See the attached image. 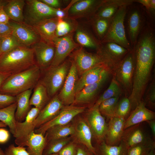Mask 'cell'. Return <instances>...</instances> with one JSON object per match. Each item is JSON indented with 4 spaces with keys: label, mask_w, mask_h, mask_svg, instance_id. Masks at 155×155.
<instances>
[{
    "label": "cell",
    "mask_w": 155,
    "mask_h": 155,
    "mask_svg": "<svg viewBox=\"0 0 155 155\" xmlns=\"http://www.w3.org/2000/svg\"><path fill=\"white\" fill-rule=\"evenodd\" d=\"M135 64L132 89L128 97L133 110L142 101L150 77L155 59V50L145 45L134 51Z\"/></svg>",
    "instance_id": "1"
},
{
    "label": "cell",
    "mask_w": 155,
    "mask_h": 155,
    "mask_svg": "<svg viewBox=\"0 0 155 155\" xmlns=\"http://www.w3.org/2000/svg\"><path fill=\"white\" fill-rule=\"evenodd\" d=\"M41 71L36 63L30 68L11 75L3 84L0 93L16 96L32 89L39 81Z\"/></svg>",
    "instance_id": "2"
},
{
    "label": "cell",
    "mask_w": 155,
    "mask_h": 155,
    "mask_svg": "<svg viewBox=\"0 0 155 155\" xmlns=\"http://www.w3.org/2000/svg\"><path fill=\"white\" fill-rule=\"evenodd\" d=\"M36 63L31 47L20 46L0 56V70L11 75L24 70Z\"/></svg>",
    "instance_id": "3"
},
{
    "label": "cell",
    "mask_w": 155,
    "mask_h": 155,
    "mask_svg": "<svg viewBox=\"0 0 155 155\" xmlns=\"http://www.w3.org/2000/svg\"><path fill=\"white\" fill-rule=\"evenodd\" d=\"M71 64V60L66 59L58 65L50 66L44 70L43 75L39 81L46 87L51 98L57 94L62 88Z\"/></svg>",
    "instance_id": "4"
},
{
    "label": "cell",
    "mask_w": 155,
    "mask_h": 155,
    "mask_svg": "<svg viewBox=\"0 0 155 155\" xmlns=\"http://www.w3.org/2000/svg\"><path fill=\"white\" fill-rule=\"evenodd\" d=\"M128 7H121L112 18L108 31L100 43L113 42L129 50L132 49L127 38L124 26Z\"/></svg>",
    "instance_id": "5"
},
{
    "label": "cell",
    "mask_w": 155,
    "mask_h": 155,
    "mask_svg": "<svg viewBox=\"0 0 155 155\" xmlns=\"http://www.w3.org/2000/svg\"><path fill=\"white\" fill-rule=\"evenodd\" d=\"M135 64V54L132 48L117 65L113 73L126 94L129 93V95L131 91Z\"/></svg>",
    "instance_id": "6"
},
{
    "label": "cell",
    "mask_w": 155,
    "mask_h": 155,
    "mask_svg": "<svg viewBox=\"0 0 155 155\" xmlns=\"http://www.w3.org/2000/svg\"><path fill=\"white\" fill-rule=\"evenodd\" d=\"M24 22L32 26L44 20L55 17V9L40 0H25Z\"/></svg>",
    "instance_id": "7"
},
{
    "label": "cell",
    "mask_w": 155,
    "mask_h": 155,
    "mask_svg": "<svg viewBox=\"0 0 155 155\" xmlns=\"http://www.w3.org/2000/svg\"><path fill=\"white\" fill-rule=\"evenodd\" d=\"M130 50L115 43L106 42L100 43L96 53L113 74L116 66Z\"/></svg>",
    "instance_id": "8"
},
{
    "label": "cell",
    "mask_w": 155,
    "mask_h": 155,
    "mask_svg": "<svg viewBox=\"0 0 155 155\" xmlns=\"http://www.w3.org/2000/svg\"><path fill=\"white\" fill-rule=\"evenodd\" d=\"M145 11L140 7H132L129 10L127 18V27L129 43L133 48L146 23Z\"/></svg>",
    "instance_id": "9"
},
{
    "label": "cell",
    "mask_w": 155,
    "mask_h": 155,
    "mask_svg": "<svg viewBox=\"0 0 155 155\" xmlns=\"http://www.w3.org/2000/svg\"><path fill=\"white\" fill-rule=\"evenodd\" d=\"M9 23L12 28V34L20 45L31 47L41 40L39 35L32 26L24 22H18L11 20Z\"/></svg>",
    "instance_id": "10"
},
{
    "label": "cell",
    "mask_w": 155,
    "mask_h": 155,
    "mask_svg": "<svg viewBox=\"0 0 155 155\" xmlns=\"http://www.w3.org/2000/svg\"><path fill=\"white\" fill-rule=\"evenodd\" d=\"M84 106H79L73 105L64 106L59 113L52 119L35 129V133L44 135L46 131L50 127L56 125L67 124L78 115L84 112Z\"/></svg>",
    "instance_id": "11"
},
{
    "label": "cell",
    "mask_w": 155,
    "mask_h": 155,
    "mask_svg": "<svg viewBox=\"0 0 155 155\" xmlns=\"http://www.w3.org/2000/svg\"><path fill=\"white\" fill-rule=\"evenodd\" d=\"M74 33L57 37L55 39L54 42L55 55L50 66H55L60 64L73 51L80 46L73 39Z\"/></svg>",
    "instance_id": "12"
},
{
    "label": "cell",
    "mask_w": 155,
    "mask_h": 155,
    "mask_svg": "<svg viewBox=\"0 0 155 155\" xmlns=\"http://www.w3.org/2000/svg\"><path fill=\"white\" fill-rule=\"evenodd\" d=\"M105 0H77L71 7L68 17L76 20L86 18L90 20Z\"/></svg>",
    "instance_id": "13"
},
{
    "label": "cell",
    "mask_w": 155,
    "mask_h": 155,
    "mask_svg": "<svg viewBox=\"0 0 155 155\" xmlns=\"http://www.w3.org/2000/svg\"><path fill=\"white\" fill-rule=\"evenodd\" d=\"M80 47L74 51L72 56V59L75 63L79 76L92 67L104 63L96 53L89 52L83 47Z\"/></svg>",
    "instance_id": "14"
},
{
    "label": "cell",
    "mask_w": 155,
    "mask_h": 155,
    "mask_svg": "<svg viewBox=\"0 0 155 155\" xmlns=\"http://www.w3.org/2000/svg\"><path fill=\"white\" fill-rule=\"evenodd\" d=\"M71 60V66L64 84L58 96L64 106L72 105L74 102L75 87L79 75L75 63Z\"/></svg>",
    "instance_id": "15"
},
{
    "label": "cell",
    "mask_w": 155,
    "mask_h": 155,
    "mask_svg": "<svg viewBox=\"0 0 155 155\" xmlns=\"http://www.w3.org/2000/svg\"><path fill=\"white\" fill-rule=\"evenodd\" d=\"M15 142L18 146H27L26 150L29 155H42L47 143L44 135L35 133L34 131L26 135L16 138Z\"/></svg>",
    "instance_id": "16"
},
{
    "label": "cell",
    "mask_w": 155,
    "mask_h": 155,
    "mask_svg": "<svg viewBox=\"0 0 155 155\" xmlns=\"http://www.w3.org/2000/svg\"><path fill=\"white\" fill-rule=\"evenodd\" d=\"M112 73L104 63L96 66L86 71L78 78L75 87L76 94L85 86L96 82Z\"/></svg>",
    "instance_id": "17"
},
{
    "label": "cell",
    "mask_w": 155,
    "mask_h": 155,
    "mask_svg": "<svg viewBox=\"0 0 155 155\" xmlns=\"http://www.w3.org/2000/svg\"><path fill=\"white\" fill-rule=\"evenodd\" d=\"M33 50L36 62L41 71L49 67L53 59L55 53L54 44L41 40L31 46Z\"/></svg>",
    "instance_id": "18"
},
{
    "label": "cell",
    "mask_w": 155,
    "mask_h": 155,
    "mask_svg": "<svg viewBox=\"0 0 155 155\" xmlns=\"http://www.w3.org/2000/svg\"><path fill=\"white\" fill-rule=\"evenodd\" d=\"M86 121L93 135L98 143L104 140L108 123L98 108H90L87 113Z\"/></svg>",
    "instance_id": "19"
},
{
    "label": "cell",
    "mask_w": 155,
    "mask_h": 155,
    "mask_svg": "<svg viewBox=\"0 0 155 155\" xmlns=\"http://www.w3.org/2000/svg\"><path fill=\"white\" fill-rule=\"evenodd\" d=\"M64 106L57 94H56L40 111L35 120V129L39 128L54 118Z\"/></svg>",
    "instance_id": "20"
},
{
    "label": "cell",
    "mask_w": 155,
    "mask_h": 155,
    "mask_svg": "<svg viewBox=\"0 0 155 155\" xmlns=\"http://www.w3.org/2000/svg\"><path fill=\"white\" fill-rule=\"evenodd\" d=\"M152 140L140 123L124 129L121 141L124 143L128 149L136 145Z\"/></svg>",
    "instance_id": "21"
},
{
    "label": "cell",
    "mask_w": 155,
    "mask_h": 155,
    "mask_svg": "<svg viewBox=\"0 0 155 155\" xmlns=\"http://www.w3.org/2000/svg\"><path fill=\"white\" fill-rule=\"evenodd\" d=\"M125 121L122 118L115 117L110 119L104 139L107 144L117 146L120 144L124 130Z\"/></svg>",
    "instance_id": "22"
},
{
    "label": "cell",
    "mask_w": 155,
    "mask_h": 155,
    "mask_svg": "<svg viewBox=\"0 0 155 155\" xmlns=\"http://www.w3.org/2000/svg\"><path fill=\"white\" fill-rule=\"evenodd\" d=\"M155 113L148 108L142 100L125 119L124 129L144 121L155 119Z\"/></svg>",
    "instance_id": "23"
},
{
    "label": "cell",
    "mask_w": 155,
    "mask_h": 155,
    "mask_svg": "<svg viewBox=\"0 0 155 155\" xmlns=\"http://www.w3.org/2000/svg\"><path fill=\"white\" fill-rule=\"evenodd\" d=\"M58 18L55 17L42 20L32 26L39 35L41 40L54 44L57 38L56 34Z\"/></svg>",
    "instance_id": "24"
},
{
    "label": "cell",
    "mask_w": 155,
    "mask_h": 155,
    "mask_svg": "<svg viewBox=\"0 0 155 155\" xmlns=\"http://www.w3.org/2000/svg\"><path fill=\"white\" fill-rule=\"evenodd\" d=\"M134 1V0H105L93 17L111 19L121 7L128 6Z\"/></svg>",
    "instance_id": "25"
},
{
    "label": "cell",
    "mask_w": 155,
    "mask_h": 155,
    "mask_svg": "<svg viewBox=\"0 0 155 155\" xmlns=\"http://www.w3.org/2000/svg\"><path fill=\"white\" fill-rule=\"evenodd\" d=\"M40 111L38 108H32L28 113L24 121H16L15 132L13 135L15 138L26 135L34 131L35 129V120Z\"/></svg>",
    "instance_id": "26"
},
{
    "label": "cell",
    "mask_w": 155,
    "mask_h": 155,
    "mask_svg": "<svg viewBox=\"0 0 155 155\" xmlns=\"http://www.w3.org/2000/svg\"><path fill=\"white\" fill-rule=\"evenodd\" d=\"M108 76L83 88L76 94L74 101L72 105L87 104L92 101Z\"/></svg>",
    "instance_id": "27"
},
{
    "label": "cell",
    "mask_w": 155,
    "mask_h": 155,
    "mask_svg": "<svg viewBox=\"0 0 155 155\" xmlns=\"http://www.w3.org/2000/svg\"><path fill=\"white\" fill-rule=\"evenodd\" d=\"M75 135L78 140L96 155L95 148L92 144L93 135L86 120L81 119L75 127Z\"/></svg>",
    "instance_id": "28"
},
{
    "label": "cell",
    "mask_w": 155,
    "mask_h": 155,
    "mask_svg": "<svg viewBox=\"0 0 155 155\" xmlns=\"http://www.w3.org/2000/svg\"><path fill=\"white\" fill-rule=\"evenodd\" d=\"M75 33L76 42L80 46L96 50L99 47L100 42L89 30L79 25Z\"/></svg>",
    "instance_id": "29"
},
{
    "label": "cell",
    "mask_w": 155,
    "mask_h": 155,
    "mask_svg": "<svg viewBox=\"0 0 155 155\" xmlns=\"http://www.w3.org/2000/svg\"><path fill=\"white\" fill-rule=\"evenodd\" d=\"M32 89L28 90L16 96L17 106L15 118L17 121L22 122L24 121L31 108L30 104V100Z\"/></svg>",
    "instance_id": "30"
},
{
    "label": "cell",
    "mask_w": 155,
    "mask_h": 155,
    "mask_svg": "<svg viewBox=\"0 0 155 155\" xmlns=\"http://www.w3.org/2000/svg\"><path fill=\"white\" fill-rule=\"evenodd\" d=\"M25 0H10L3 5V9L10 19L15 22H24V10Z\"/></svg>",
    "instance_id": "31"
},
{
    "label": "cell",
    "mask_w": 155,
    "mask_h": 155,
    "mask_svg": "<svg viewBox=\"0 0 155 155\" xmlns=\"http://www.w3.org/2000/svg\"><path fill=\"white\" fill-rule=\"evenodd\" d=\"M51 98L44 86L39 81L34 87L33 92L30 100L31 106L41 110L49 101Z\"/></svg>",
    "instance_id": "32"
},
{
    "label": "cell",
    "mask_w": 155,
    "mask_h": 155,
    "mask_svg": "<svg viewBox=\"0 0 155 155\" xmlns=\"http://www.w3.org/2000/svg\"><path fill=\"white\" fill-rule=\"evenodd\" d=\"M74 133L75 127L68 124L56 125L50 127L45 132V137L47 142L52 140L67 137L69 135H74Z\"/></svg>",
    "instance_id": "33"
},
{
    "label": "cell",
    "mask_w": 155,
    "mask_h": 155,
    "mask_svg": "<svg viewBox=\"0 0 155 155\" xmlns=\"http://www.w3.org/2000/svg\"><path fill=\"white\" fill-rule=\"evenodd\" d=\"M95 148L96 155H126L127 149L122 141L117 146L107 144L104 140L99 143Z\"/></svg>",
    "instance_id": "34"
},
{
    "label": "cell",
    "mask_w": 155,
    "mask_h": 155,
    "mask_svg": "<svg viewBox=\"0 0 155 155\" xmlns=\"http://www.w3.org/2000/svg\"><path fill=\"white\" fill-rule=\"evenodd\" d=\"M17 104L15 103L5 108L0 109V121L8 126L9 131L13 135L16 129V121L15 118V114Z\"/></svg>",
    "instance_id": "35"
},
{
    "label": "cell",
    "mask_w": 155,
    "mask_h": 155,
    "mask_svg": "<svg viewBox=\"0 0 155 155\" xmlns=\"http://www.w3.org/2000/svg\"><path fill=\"white\" fill-rule=\"evenodd\" d=\"M111 19L93 17L90 19V24L95 36L100 42L106 34Z\"/></svg>",
    "instance_id": "36"
},
{
    "label": "cell",
    "mask_w": 155,
    "mask_h": 155,
    "mask_svg": "<svg viewBox=\"0 0 155 155\" xmlns=\"http://www.w3.org/2000/svg\"><path fill=\"white\" fill-rule=\"evenodd\" d=\"M78 26L76 20L69 17L63 19H58L56 32V36L57 37H60L75 33Z\"/></svg>",
    "instance_id": "37"
},
{
    "label": "cell",
    "mask_w": 155,
    "mask_h": 155,
    "mask_svg": "<svg viewBox=\"0 0 155 155\" xmlns=\"http://www.w3.org/2000/svg\"><path fill=\"white\" fill-rule=\"evenodd\" d=\"M122 90L113 75L110 84L107 89L96 100L91 108H98L100 104L104 100L113 97H120Z\"/></svg>",
    "instance_id": "38"
},
{
    "label": "cell",
    "mask_w": 155,
    "mask_h": 155,
    "mask_svg": "<svg viewBox=\"0 0 155 155\" xmlns=\"http://www.w3.org/2000/svg\"><path fill=\"white\" fill-rule=\"evenodd\" d=\"M119 98H112L101 102L98 107L101 114L109 119L114 117Z\"/></svg>",
    "instance_id": "39"
},
{
    "label": "cell",
    "mask_w": 155,
    "mask_h": 155,
    "mask_svg": "<svg viewBox=\"0 0 155 155\" xmlns=\"http://www.w3.org/2000/svg\"><path fill=\"white\" fill-rule=\"evenodd\" d=\"M70 138H64L48 141L44 150L42 155H50L58 153L64 146L69 143Z\"/></svg>",
    "instance_id": "40"
},
{
    "label": "cell",
    "mask_w": 155,
    "mask_h": 155,
    "mask_svg": "<svg viewBox=\"0 0 155 155\" xmlns=\"http://www.w3.org/2000/svg\"><path fill=\"white\" fill-rule=\"evenodd\" d=\"M155 148V142L152 140L129 148L127 149L126 155H148Z\"/></svg>",
    "instance_id": "41"
},
{
    "label": "cell",
    "mask_w": 155,
    "mask_h": 155,
    "mask_svg": "<svg viewBox=\"0 0 155 155\" xmlns=\"http://www.w3.org/2000/svg\"><path fill=\"white\" fill-rule=\"evenodd\" d=\"M1 38L0 56L17 47L21 46L12 33Z\"/></svg>",
    "instance_id": "42"
},
{
    "label": "cell",
    "mask_w": 155,
    "mask_h": 155,
    "mask_svg": "<svg viewBox=\"0 0 155 155\" xmlns=\"http://www.w3.org/2000/svg\"><path fill=\"white\" fill-rule=\"evenodd\" d=\"M131 109V104L128 98L124 97L119 101L114 117L122 118L125 120Z\"/></svg>",
    "instance_id": "43"
},
{
    "label": "cell",
    "mask_w": 155,
    "mask_h": 155,
    "mask_svg": "<svg viewBox=\"0 0 155 155\" xmlns=\"http://www.w3.org/2000/svg\"><path fill=\"white\" fill-rule=\"evenodd\" d=\"M146 106L152 109L155 107V78L150 83L145 94V98L143 101Z\"/></svg>",
    "instance_id": "44"
},
{
    "label": "cell",
    "mask_w": 155,
    "mask_h": 155,
    "mask_svg": "<svg viewBox=\"0 0 155 155\" xmlns=\"http://www.w3.org/2000/svg\"><path fill=\"white\" fill-rule=\"evenodd\" d=\"M135 2L141 4L145 8L151 20L154 21L155 18V0H135L134 2Z\"/></svg>",
    "instance_id": "45"
},
{
    "label": "cell",
    "mask_w": 155,
    "mask_h": 155,
    "mask_svg": "<svg viewBox=\"0 0 155 155\" xmlns=\"http://www.w3.org/2000/svg\"><path fill=\"white\" fill-rule=\"evenodd\" d=\"M4 152L5 155H29L26 148L16 146L13 144H11L7 147Z\"/></svg>",
    "instance_id": "46"
},
{
    "label": "cell",
    "mask_w": 155,
    "mask_h": 155,
    "mask_svg": "<svg viewBox=\"0 0 155 155\" xmlns=\"http://www.w3.org/2000/svg\"><path fill=\"white\" fill-rule=\"evenodd\" d=\"M16 102V96L0 93V109L8 106Z\"/></svg>",
    "instance_id": "47"
},
{
    "label": "cell",
    "mask_w": 155,
    "mask_h": 155,
    "mask_svg": "<svg viewBox=\"0 0 155 155\" xmlns=\"http://www.w3.org/2000/svg\"><path fill=\"white\" fill-rule=\"evenodd\" d=\"M78 146L73 143H69L57 154L58 155H76Z\"/></svg>",
    "instance_id": "48"
},
{
    "label": "cell",
    "mask_w": 155,
    "mask_h": 155,
    "mask_svg": "<svg viewBox=\"0 0 155 155\" xmlns=\"http://www.w3.org/2000/svg\"><path fill=\"white\" fill-rule=\"evenodd\" d=\"M77 0L71 1L67 6L63 9H55V15L58 19H63L68 17V12L71 6Z\"/></svg>",
    "instance_id": "49"
},
{
    "label": "cell",
    "mask_w": 155,
    "mask_h": 155,
    "mask_svg": "<svg viewBox=\"0 0 155 155\" xmlns=\"http://www.w3.org/2000/svg\"><path fill=\"white\" fill-rule=\"evenodd\" d=\"M12 28L9 24L0 23V38L12 33Z\"/></svg>",
    "instance_id": "50"
},
{
    "label": "cell",
    "mask_w": 155,
    "mask_h": 155,
    "mask_svg": "<svg viewBox=\"0 0 155 155\" xmlns=\"http://www.w3.org/2000/svg\"><path fill=\"white\" fill-rule=\"evenodd\" d=\"M49 7L55 9L61 8L62 1L60 0H40Z\"/></svg>",
    "instance_id": "51"
},
{
    "label": "cell",
    "mask_w": 155,
    "mask_h": 155,
    "mask_svg": "<svg viewBox=\"0 0 155 155\" xmlns=\"http://www.w3.org/2000/svg\"><path fill=\"white\" fill-rule=\"evenodd\" d=\"M10 137L8 131L2 127H0V144H4L7 142Z\"/></svg>",
    "instance_id": "52"
},
{
    "label": "cell",
    "mask_w": 155,
    "mask_h": 155,
    "mask_svg": "<svg viewBox=\"0 0 155 155\" xmlns=\"http://www.w3.org/2000/svg\"><path fill=\"white\" fill-rule=\"evenodd\" d=\"M10 20L3 7L0 9V23L9 24Z\"/></svg>",
    "instance_id": "53"
},
{
    "label": "cell",
    "mask_w": 155,
    "mask_h": 155,
    "mask_svg": "<svg viewBox=\"0 0 155 155\" xmlns=\"http://www.w3.org/2000/svg\"><path fill=\"white\" fill-rule=\"evenodd\" d=\"M76 155H95L90 151L86 147L84 148L82 147H77Z\"/></svg>",
    "instance_id": "54"
},
{
    "label": "cell",
    "mask_w": 155,
    "mask_h": 155,
    "mask_svg": "<svg viewBox=\"0 0 155 155\" xmlns=\"http://www.w3.org/2000/svg\"><path fill=\"white\" fill-rule=\"evenodd\" d=\"M11 75L6 72L0 70V93L1 89L3 84Z\"/></svg>",
    "instance_id": "55"
},
{
    "label": "cell",
    "mask_w": 155,
    "mask_h": 155,
    "mask_svg": "<svg viewBox=\"0 0 155 155\" xmlns=\"http://www.w3.org/2000/svg\"><path fill=\"white\" fill-rule=\"evenodd\" d=\"M150 128L154 140L155 138V120L153 119L146 121Z\"/></svg>",
    "instance_id": "56"
},
{
    "label": "cell",
    "mask_w": 155,
    "mask_h": 155,
    "mask_svg": "<svg viewBox=\"0 0 155 155\" xmlns=\"http://www.w3.org/2000/svg\"><path fill=\"white\" fill-rule=\"evenodd\" d=\"M148 155H155V149L152 150Z\"/></svg>",
    "instance_id": "57"
},
{
    "label": "cell",
    "mask_w": 155,
    "mask_h": 155,
    "mask_svg": "<svg viewBox=\"0 0 155 155\" xmlns=\"http://www.w3.org/2000/svg\"><path fill=\"white\" fill-rule=\"evenodd\" d=\"M7 125L3 122L0 121V127H6Z\"/></svg>",
    "instance_id": "58"
},
{
    "label": "cell",
    "mask_w": 155,
    "mask_h": 155,
    "mask_svg": "<svg viewBox=\"0 0 155 155\" xmlns=\"http://www.w3.org/2000/svg\"><path fill=\"white\" fill-rule=\"evenodd\" d=\"M0 155H5L4 151L0 148Z\"/></svg>",
    "instance_id": "59"
},
{
    "label": "cell",
    "mask_w": 155,
    "mask_h": 155,
    "mask_svg": "<svg viewBox=\"0 0 155 155\" xmlns=\"http://www.w3.org/2000/svg\"><path fill=\"white\" fill-rule=\"evenodd\" d=\"M1 2V1H0V9L3 6L2 5V3Z\"/></svg>",
    "instance_id": "60"
},
{
    "label": "cell",
    "mask_w": 155,
    "mask_h": 155,
    "mask_svg": "<svg viewBox=\"0 0 155 155\" xmlns=\"http://www.w3.org/2000/svg\"><path fill=\"white\" fill-rule=\"evenodd\" d=\"M50 155H58L57 153L53 154Z\"/></svg>",
    "instance_id": "61"
},
{
    "label": "cell",
    "mask_w": 155,
    "mask_h": 155,
    "mask_svg": "<svg viewBox=\"0 0 155 155\" xmlns=\"http://www.w3.org/2000/svg\"><path fill=\"white\" fill-rule=\"evenodd\" d=\"M0 49H1V45H0Z\"/></svg>",
    "instance_id": "62"
}]
</instances>
